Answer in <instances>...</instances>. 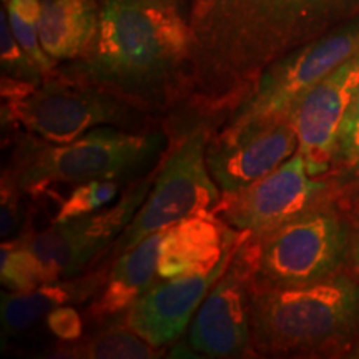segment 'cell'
I'll use <instances>...</instances> for the list:
<instances>
[{
  "instance_id": "cell-1",
  "label": "cell",
  "mask_w": 359,
  "mask_h": 359,
  "mask_svg": "<svg viewBox=\"0 0 359 359\" xmlns=\"http://www.w3.org/2000/svg\"><path fill=\"white\" fill-rule=\"evenodd\" d=\"M195 47L193 25L175 0H103L95 39L64 79L138 109L167 105L188 92L183 65Z\"/></svg>"
},
{
  "instance_id": "cell-2",
  "label": "cell",
  "mask_w": 359,
  "mask_h": 359,
  "mask_svg": "<svg viewBox=\"0 0 359 359\" xmlns=\"http://www.w3.org/2000/svg\"><path fill=\"white\" fill-rule=\"evenodd\" d=\"M253 349L271 356L343 348L359 336V278L251 286Z\"/></svg>"
},
{
  "instance_id": "cell-3",
  "label": "cell",
  "mask_w": 359,
  "mask_h": 359,
  "mask_svg": "<svg viewBox=\"0 0 359 359\" xmlns=\"http://www.w3.org/2000/svg\"><path fill=\"white\" fill-rule=\"evenodd\" d=\"M154 138L110 125L95 127L69 143H48L29 133L19 142L2 182L20 193H40L52 183L116 180L150 155Z\"/></svg>"
},
{
  "instance_id": "cell-4",
  "label": "cell",
  "mask_w": 359,
  "mask_h": 359,
  "mask_svg": "<svg viewBox=\"0 0 359 359\" xmlns=\"http://www.w3.org/2000/svg\"><path fill=\"white\" fill-rule=\"evenodd\" d=\"M346 219L327 201L291 218L268 235L245 240L253 286H291L341 271L351 253Z\"/></svg>"
},
{
  "instance_id": "cell-5",
  "label": "cell",
  "mask_w": 359,
  "mask_h": 359,
  "mask_svg": "<svg viewBox=\"0 0 359 359\" xmlns=\"http://www.w3.org/2000/svg\"><path fill=\"white\" fill-rule=\"evenodd\" d=\"M140 110L103 90L72 80L24 82L2 75V118L48 143L77 140L102 125H122Z\"/></svg>"
},
{
  "instance_id": "cell-6",
  "label": "cell",
  "mask_w": 359,
  "mask_h": 359,
  "mask_svg": "<svg viewBox=\"0 0 359 359\" xmlns=\"http://www.w3.org/2000/svg\"><path fill=\"white\" fill-rule=\"evenodd\" d=\"M356 53H359V17L266 67L233 107L224 128L286 116L291 118L304 93Z\"/></svg>"
},
{
  "instance_id": "cell-7",
  "label": "cell",
  "mask_w": 359,
  "mask_h": 359,
  "mask_svg": "<svg viewBox=\"0 0 359 359\" xmlns=\"http://www.w3.org/2000/svg\"><path fill=\"white\" fill-rule=\"evenodd\" d=\"M222 196L206 167L205 133H191L175 148L155 177L147 200L116 241V253H125L147 236L167 230L190 215L212 212Z\"/></svg>"
},
{
  "instance_id": "cell-8",
  "label": "cell",
  "mask_w": 359,
  "mask_h": 359,
  "mask_svg": "<svg viewBox=\"0 0 359 359\" xmlns=\"http://www.w3.org/2000/svg\"><path fill=\"white\" fill-rule=\"evenodd\" d=\"M330 191V182L309 175L306 160L298 150L266 177L243 190L223 195L218 212L230 226L259 238L313 206L325 203Z\"/></svg>"
},
{
  "instance_id": "cell-9",
  "label": "cell",
  "mask_w": 359,
  "mask_h": 359,
  "mask_svg": "<svg viewBox=\"0 0 359 359\" xmlns=\"http://www.w3.org/2000/svg\"><path fill=\"white\" fill-rule=\"evenodd\" d=\"M148 188L150 180H143L116 205L65 222H53L47 230L24 238L22 243L37 255L55 280L77 275L125 231L147 200Z\"/></svg>"
},
{
  "instance_id": "cell-10",
  "label": "cell",
  "mask_w": 359,
  "mask_h": 359,
  "mask_svg": "<svg viewBox=\"0 0 359 359\" xmlns=\"http://www.w3.org/2000/svg\"><path fill=\"white\" fill-rule=\"evenodd\" d=\"M299 148L293 120L251 122L224 128L206 145V167L223 195L243 190L291 158Z\"/></svg>"
},
{
  "instance_id": "cell-11",
  "label": "cell",
  "mask_w": 359,
  "mask_h": 359,
  "mask_svg": "<svg viewBox=\"0 0 359 359\" xmlns=\"http://www.w3.org/2000/svg\"><path fill=\"white\" fill-rule=\"evenodd\" d=\"M243 243L238 246L230 266L210 290L191 323L188 343L205 356L238 358L255 351L250 323L253 276Z\"/></svg>"
},
{
  "instance_id": "cell-12",
  "label": "cell",
  "mask_w": 359,
  "mask_h": 359,
  "mask_svg": "<svg viewBox=\"0 0 359 359\" xmlns=\"http://www.w3.org/2000/svg\"><path fill=\"white\" fill-rule=\"evenodd\" d=\"M359 92V53L336 67L304 93L294 107L293 120L309 175L323 177L334 167L336 133Z\"/></svg>"
},
{
  "instance_id": "cell-13",
  "label": "cell",
  "mask_w": 359,
  "mask_h": 359,
  "mask_svg": "<svg viewBox=\"0 0 359 359\" xmlns=\"http://www.w3.org/2000/svg\"><path fill=\"white\" fill-rule=\"evenodd\" d=\"M243 240L238 241L212 271L170 278L163 285L151 286L127 311V326L156 349L177 339L190 325L215 283L230 266Z\"/></svg>"
},
{
  "instance_id": "cell-14",
  "label": "cell",
  "mask_w": 359,
  "mask_h": 359,
  "mask_svg": "<svg viewBox=\"0 0 359 359\" xmlns=\"http://www.w3.org/2000/svg\"><path fill=\"white\" fill-rule=\"evenodd\" d=\"M248 233L236 230L212 212H200L173 223L160 241L158 276L170 280L212 271Z\"/></svg>"
},
{
  "instance_id": "cell-15",
  "label": "cell",
  "mask_w": 359,
  "mask_h": 359,
  "mask_svg": "<svg viewBox=\"0 0 359 359\" xmlns=\"http://www.w3.org/2000/svg\"><path fill=\"white\" fill-rule=\"evenodd\" d=\"M163 231L154 233L137 246L122 253L114 269L107 276L100 296L90 308V314L97 320L128 311L158 276V250Z\"/></svg>"
},
{
  "instance_id": "cell-16",
  "label": "cell",
  "mask_w": 359,
  "mask_h": 359,
  "mask_svg": "<svg viewBox=\"0 0 359 359\" xmlns=\"http://www.w3.org/2000/svg\"><path fill=\"white\" fill-rule=\"evenodd\" d=\"M98 19L95 0H42L40 43L53 60L82 57L95 39Z\"/></svg>"
},
{
  "instance_id": "cell-17",
  "label": "cell",
  "mask_w": 359,
  "mask_h": 359,
  "mask_svg": "<svg viewBox=\"0 0 359 359\" xmlns=\"http://www.w3.org/2000/svg\"><path fill=\"white\" fill-rule=\"evenodd\" d=\"M105 281V273H95L80 280L52 281L30 291L2 294L0 320L4 334H17L30 330L53 309L74 302H83L102 288Z\"/></svg>"
},
{
  "instance_id": "cell-18",
  "label": "cell",
  "mask_w": 359,
  "mask_h": 359,
  "mask_svg": "<svg viewBox=\"0 0 359 359\" xmlns=\"http://www.w3.org/2000/svg\"><path fill=\"white\" fill-rule=\"evenodd\" d=\"M155 349L130 326H115L62 353H70L69 356L75 358L148 359L156 356Z\"/></svg>"
},
{
  "instance_id": "cell-19",
  "label": "cell",
  "mask_w": 359,
  "mask_h": 359,
  "mask_svg": "<svg viewBox=\"0 0 359 359\" xmlns=\"http://www.w3.org/2000/svg\"><path fill=\"white\" fill-rule=\"evenodd\" d=\"M0 280L11 293H22L57 281L48 268L20 240L8 241L0 250Z\"/></svg>"
},
{
  "instance_id": "cell-20",
  "label": "cell",
  "mask_w": 359,
  "mask_h": 359,
  "mask_svg": "<svg viewBox=\"0 0 359 359\" xmlns=\"http://www.w3.org/2000/svg\"><path fill=\"white\" fill-rule=\"evenodd\" d=\"M42 0H8L7 13L12 32L30 60L45 74L55 69V60L43 50L39 35Z\"/></svg>"
},
{
  "instance_id": "cell-21",
  "label": "cell",
  "mask_w": 359,
  "mask_h": 359,
  "mask_svg": "<svg viewBox=\"0 0 359 359\" xmlns=\"http://www.w3.org/2000/svg\"><path fill=\"white\" fill-rule=\"evenodd\" d=\"M118 190L120 185L116 180H90L80 183L60 205L53 222H65V219L95 213L114 201Z\"/></svg>"
},
{
  "instance_id": "cell-22",
  "label": "cell",
  "mask_w": 359,
  "mask_h": 359,
  "mask_svg": "<svg viewBox=\"0 0 359 359\" xmlns=\"http://www.w3.org/2000/svg\"><path fill=\"white\" fill-rule=\"evenodd\" d=\"M0 40H2V69L7 77L24 82H42L43 72L30 60L17 42L6 12L0 13Z\"/></svg>"
},
{
  "instance_id": "cell-23",
  "label": "cell",
  "mask_w": 359,
  "mask_h": 359,
  "mask_svg": "<svg viewBox=\"0 0 359 359\" xmlns=\"http://www.w3.org/2000/svg\"><path fill=\"white\" fill-rule=\"evenodd\" d=\"M359 156V92L348 107L336 133L334 167H348Z\"/></svg>"
},
{
  "instance_id": "cell-24",
  "label": "cell",
  "mask_w": 359,
  "mask_h": 359,
  "mask_svg": "<svg viewBox=\"0 0 359 359\" xmlns=\"http://www.w3.org/2000/svg\"><path fill=\"white\" fill-rule=\"evenodd\" d=\"M47 326L58 339L67 341V343L80 339L83 331L82 318L69 304L53 309L47 316Z\"/></svg>"
},
{
  "instance_id": "cell-25",
  "label": "cell",
  "mask_w": 359,
  "mask_h": 359,
  "mask_svg": "<svg viewBox=\"0 0 359 359\" xmlns=\"http://www.w3.org/2000/svg\"><path fill=\"white\" fill-rule=\"evenodd\" d=\"M20 191L2 182V238L12 236L22 224V210L19 201Z\"/></svg>"
},
{
  "instance_id": "cell-26",
  "label": "cell",
  "mask_w": 359,
  "mask_h": 359,
  "mask_svg": "<svg viewBox=\"0 0 359 359\" xmlns=\"http://www.w3.org/2000/svg\"><path fill=\"white\" fill-rule=\"evenodd\" d=\"M349 259H351L354 271H356V278H359V223L356 233H354L351 240V253H349Z\"/></svg>"
},
{
  "instance_id": "cell-27",
  "label": "cell",
  "mask_w": 359,
  "mask_h": 359,
  "mask_svg": "<svg viewBox=\"0 0 359 359\" xmlns=\"http://www.w3.org/2000/svg\"><path fill=\"white\" fill-rule=\"evenodd\" d=\"M346 172H348V180H351L354 183H359V156L353 161V163L348 165Z\"/></svg>"
},
{
  "instance_id": "cell-28",
  "label": "cell",
  "mask_w": 359,
  "mask_h": 359,
  "mask_svg": "<svg viewBox=\"0 0 359 359\" xmlns=\"http://www.w3.org/2000/svg\"><path fill=\"white\" fill-rule=\"evenodd\" d=\"M4 2H8V0H4Z\"/></svg>"
}]
</instances>
